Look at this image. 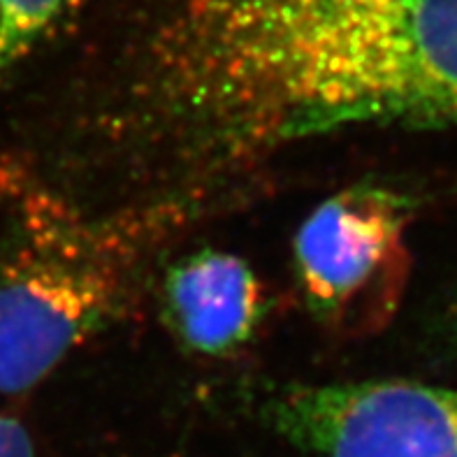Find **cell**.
Masks as SVG:
<instances>
[{"label":"cell","mask_w":457,"mask_h":457,"mask_svg":"<svg viewBox=\"0 0 457 457\" xmlns=\"http://www.w3.org/2000/svg\"><path fill=\"white\" fill-rule=\"evenodd\" d=\"M162 216L100 219L42 188L17 197L0 235V393L35 388L123 313L146 223Z\"/></svg>","instance_id":"obj_1"},{"label":"cell","mask_w":457,"mask_h":457,"mask_svg":"<svg viewBox=\"0 0 457 457\" xmlns=\"http://www.w3.org/2000/svg\"><path fill=\"white\" fill-rule=\"evenodd\" d=\"M406 226V197L377 184L348 186L313 209L293 242L313 319L348 337L381 330L404 290Z\"/></svg>","instance_id":"obj_2"},{"label":"cell","mask_w":457,"mask_h":457,"mask_svg":"<svg viewBox=\"0 0 457 457\" xmlns=\"http://www.w3.org/2000/svg\"><path fill=\"white\" fill-rule=\"evenodd\" d=\"M265 420L313 457H457V390L413 381L290 386Z\"/></svg>","instance_id":"obj_3"},{"label":"cell","mask_w":457,"mask_h":457,"mask_svg":"<svg viewBox=\"0 0 457 457\" xmlns=\"http://www.w3.org/2000/svg\"><path fill=\"white\" fill-rule=\"evenodd\" d=\"M267 295L244 258L203 249L172 262L162 278V316L186 351L235 353L265 319Z\"/></svg>","instance_id":"obj_4"},{"label":"cell","mask_w":457,"mask_h":457,"mask_svg":"<svg viewBox=\"0 0 457 457\" xmlns=\"http://www.w3.org/2000/svg\"><path fill=\"white\" fill-rule=\"evenodd\" d=\"M77 0H0V81L58 26Z\"/></svg>","instance_id":"obj_5"},{"label":"cell","mask_w":457,"mask_h":457,"mask_svg":"<svg viewBox=\"0 0 457 457\" xmlns=\"http://www.w3.org/2000/svg\"><path fill=\"white\" fill-rule=\"evenodd\" d=\"M0 457H35V446L17 418L0 411Z\"/></svg>","instance_id":"obj_6"},{"label":"cell","mask_w":457,"mask_h":457,"mask_svg":"<svg viewBox=\"0 0 457 457\" xmlns=\"http://www.w3.org/2000/svg\"><path fill=\"white\" fill-rule=\"evenodd\" d=\"M448 332H451L453 342L457 344V297L453 300L451 309H448Z\"/></svg>","instance_id":"obj_7"}]
</instances>
